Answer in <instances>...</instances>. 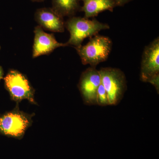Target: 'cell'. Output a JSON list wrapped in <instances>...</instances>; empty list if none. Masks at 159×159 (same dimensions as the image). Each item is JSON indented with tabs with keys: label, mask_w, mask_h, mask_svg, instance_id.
I'll list each match as a JSON object with an SVG mask.
<instances>
[{
	"label": "cell",
	"mask_w": 159,
	"mask_h": 159,
	"mask_svg": "<svg viewBox=\"0 0 159 159\" xmlns=\"http://www.w3.org/2000/svg\"><path fill=\"white\" fill-rule=\"evenodd\" d=\"M159 74V37L146 46L142 54L140 80L147 82L152 77Z\"/></svg>",
	"instance_id": "52a82bcc"
},
{
	"label": "cell",
	"mask_w": 159,
	"mask_h": 159,
	"mask_svg": "<svg viewBox=\"0 0 159 159\" xmlns=\"http://www.w3.org/2000/svg\"><path fill=\"white\" fill-rule=\"evenodd\" d=\"M97 104L101 107L109 106V101L107 93L102 84H100L97 91Z\"/></svg>",
	"instance_id": "7c38bea8"
},
{
	"label": "cell",
	"mask_w": 159,
	"mask_h": 159,
	"mask_svg": "<svg viewBox=\"0 0 159 159\" xmlns=\"http://www.w3.org/2000/svg\"><path fill=\"white\" fill-rule=\"evenodd\" d=\"M83 6L80 9L84 13V18L94 17L100 12L109 10L112 11L117 6L114 0H80Z\"/></svg>",
	"instance_id": "30bf717a"
},
{
	"label": "cell",
	"mask_w": 159,
	"mask_h": 159,
	"mask_svg": "<svg viewBox=\"0 0 159 159\" xmlns=\"http://www.w3.org/2000/svg\"><path fill=\"white\" fill-rule=\"evenodd\" d=\"M33 2H44L45 0H31Z\"/></svg>",
	"instance_id": "2e32d148"
},
{
	"label": "cell",
	"mask_w": 159,
	"mask_h": 159,
	"mask_svg": "<svg viewBox=\"0 0 159 159\" xmlns=\"http://www.w3.org/2000/svg\"><path fill=\"white\" fill-rule=\"evenodd\" d=\"M117 6H122L128 3L131 0H114Z\"/></svg>",
	"instance_id": "5bb4252c"
},
{
	"label": "cell",
	"mask_w": 159,
	"mask_h": 159,
	"mask_svg": "<svg viewBox=\"0 0 159 159\" xmlns=\"http://www.w3.org/2000/svg\"><path fill=\"white\" fill-rule=\"evenodd\" d=\"M4 73L2 67L0 66V81L4 78Z\"/></svg>",
	"instance_id": "9a60e30c"
},
{
	"label": "cell",
	"mask_w": 159,
	"mask_h": 159,
	"mask_svg": "<svg viewBox=\"0 0 159 159\" xmlns=\"http://www.w3.org/2000/svg\"><path fill=\"white\" fill-rule=\"evenodd\" d=\"M34 114L20 110L19 103L12 110L0 116V134L9 138L22 139L26 131L33 123Z\"/></svg>",
	"instance_id": "3957f363"
},
{
	"label": "cell",
	"mask_w": 159,
	"mask_h": 159,
	"mask_svg": "<svg viewBox=\"0 0 159 159\" xmlns=\"http://www.w3.org/2000/svg\"><path fill=\"white\" fill-rule=\"evenodd\" d=\"M112 42L106 36L96 34L91 38L87 44L75 48L84 65L96 68L100 63L107 60L111 51Z\"/></svg>",
	"instance_id": "7a4b0ae2"
},
{
	"label": "cell",
	"mask_w": 159,
	"mask_h": 159,
	"mask_svg": "<svg viewBox=\"0 0 159 159\" xmlns=\"http://www.w3.org/2000/svg\"><path fill=\"white\" fill-rule=\"evenodd\" d=\"M5 87L11 100L20 103L28 100L31 104L37 105L34 99L35 91L25 75L17 70H9L4 77Z\"/></svg>",
	"instance_id": "277c9868"
},
{
	"label": "cell",
	"mask_w": 159,
	"mask_h": 159,
	"mask_svg": "<svg viewBox=\"0 0 159 159\" xmlns=\"http://www.w3.org/2000/svg\"><path fill=\"white\" fill-rule=\"evenodd\" d=\"M1 46H0V50H1Z\"/></svg>",
	"instance_id": "e0dca14e"
},
{
	"label": "cell",
	"mask_w": 159,
	"mask_h": 159,
	"mask_svg": "<svg viewBox=\"0 0 159 159\" xmlns=\"http://www.w3.org/2000/svg\"><path fill=\"white\" fill-rule=\"evenodd\" d=\"M34 19L43 29L54 32L64 31L65 25L63 17L57 14L52 8L38 9L34 14Z\"/></svg>",
	"instance_id": "9c48e42d"
},
{
	"label": "cell",
	"mask_w": 159,
	"mask_h": 159,
	"mask_svg": "<svg viewBox=\"0 0 159 159\" xmlns=\"http://www.w3.org/2000/svg\"><path fill=\"white\" fill-rule=\"evenodd\" d=\"M65 25L70 35L66 43L68 46H74L75 48L82 45L83 41L86 38H91L99 31L110 29L108 25L100 22L96 19L89 20L75 16L70 17Z\"/></svg>",
	"instance_id": "6da1fadb"
},
{
	"label": "cell",
	"mask_w": 159,
	"mask_h": 159,
	"mask_svg": "<svg viewBox=\"0 0 159 159\" xmlns=\"http://www.w3.org/2000/svg\"><path fill=\"white\" fill-rule=\"evenodd\" d=\"M80 0H52V9L64 17L74 16L79 11Z\"/></svg>",
	"instance_id": "8fae6325"
},
{
	"label": "cell",
	"mask_w": 159,
	"mask_h": 159,
	"mask_svg": "<svg viewBox=\"0 0 159 159\" xmlns=\"http://www.w3.org/2000/svg\"><path fill=\"white\" fill-rule=\"evenodd\" d=\"M101 84L100 74L96 68L90 67L81 74L78 88L85 105H97V91Z\"/></svg>",
	"instance_id": "8992f818"
},
{
	"label": "cell",
	"mask_w": 159,
	"mask_h": 159,
	"mask_svg": "<svg viewBox=\"0 0 159 159\" xmlns=\"http://www.w3.org/2000/svg\"><path fill=\"white\" fill-rule=\"evenodd\" d=\"M148 83H149L152 84L155 88L157 93L159 94V74L156 75L152 77L148 80Z\"/></svg>",
	"instance_id": "4fadbf2b"
},
{
	"label": "cell",
	"mask_w": 159,
	"mask_h": 159,
	"mask_svg": "<svg viewBox=\"0 0 159 159\" xmlns=\"http://www.w3.org/2000/svg\"><path fill=\"white\" fill-rule=\"evenodd\" d=\"M34 33L32 50L33 58L43 55H48L57 48L68 46L66 43L58 42L54 34L46 33L39 26L35 27Z\"/></svg>",
	"instance_id": "ba28073f"
},
{
	"label": "cell",
	"mask_w": 159,
	"mask_h": 159,
	"mask_svg": "<svg viewBox=\"0 0 159 159\" xmlns=\"http://www.w3.org/2000/svg\"><path fill=\"white\" fill-rule=\"evenodd\" d=\"M99 71L101 84L107 93L110 105H118L127 90L125 74L120 69L115 68H102Z\"/></svg>",
	"instance_id": "5b68a950"
}]
</instances>
